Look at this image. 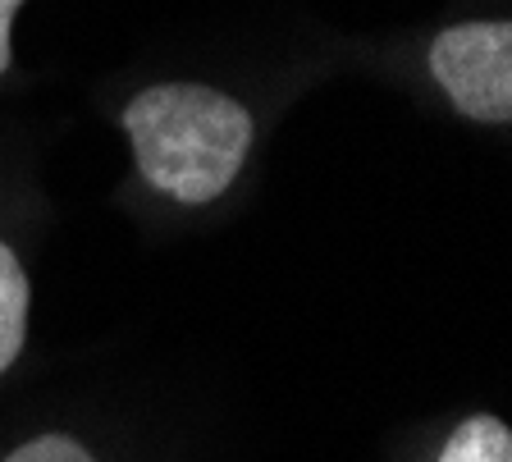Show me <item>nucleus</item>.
I'll use <instances>...</instances> for the list:
<instances>
[{"mask_svg":"<svg viewBox=\"0 0 512 462\" xmlns=\"http://www.w3.org/2000/svg\"><path fill=\"white\" fill-rule=\"evenodd\" d=\"M138 174L183 206L224 197L252 151V115L220 87L156 83L124 106Z\"/></svg>","mask_w":512,"mask_h":462,"instance_id":"1","label":"nucleus"},{"mask_svg":"<svg viewBox=\"0 0 512 462\" xmlns=\"http://www.w3.org/2000/svg\"><path fill=\"white\" fill-rule=\"evenodd\" d=\"M430 74L467 119L512 124V19L444 28L430 46Z\"/></svg>","mask_w":512,"mask_h":462,"instance_id":"2","label":"nucleus"},{"mask_svg":"<svg viewBox=\"0 0 512 462\" xmlns=\"http://www.w3.org/2000/svg\"><path fill=\"white\" fill-rule=\"evenodd\" d=\"M28 270L19 266L14 248L0 238V376L19 362L23 339H28Z\"/></svg>","mask_w":512,"mask_h":462,"instance_id":"3","label":"nucleus"},{"mask_svg":"<svg viewBox=\"0 0 512 462\" xmlns=\"http://www.w3.org/2000/svg\"><path fill=\"white\" fill-rule=\"evenodd\" d=\"M435 462H512V430L494 412H471L448 430Z\"/></svg>","mask_w":512,"mask_h":462,"instance_id":"4","label":"nucleus"},{"mask_svg":"<svg viewBox=\"0 0 512 462\" xmlns=\"http://www.w3.org/2000/svg\"><path fill=\"white\" fill-rule=\"evenodd\" d=\"M0 462H96V458L74 435H37V440L19 444L14 453H5Z\"/></svg>","mask_w":512,"mask_h":462,"instance_id":"5","label":"nucleus"},{"mask_svg":"<svg viewBox=\"0 0 512 462\" xmlns=\"http://www.w3.org/2000/svg\"><path fill=\"white\" fill-rule=\"evenodd\" d=\"M23 0H0V74L10 69V23H14V10Z\"/></svg>","mask_w":512,"mask_h":462,"instance_id":"6","label":"nucleus"}]
</instances>
